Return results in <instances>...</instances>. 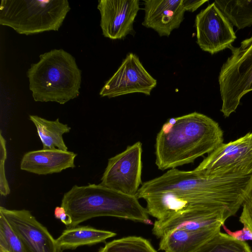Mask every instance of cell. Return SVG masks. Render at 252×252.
Instances as JSON below:
<instances>
[{"label": "cell", "mask_w": 252, "mask_h": 252, "mask_svg": "<svg viewBox=\"0 0 252 252\" xmlns=\"http://www.w3.org/2000/svg\"><path fill=\"white\" fill-rule=\"evenodd\" d=\"M223 141V131L208 116L194 112L178 117L174 124L166 122L157 135L155 163L165 170L192 163Z\"/></svg>", "instance_id": "cell-1"}, {"label": "cell", "mask_w": 252, "mask_h": 252, "mask_svg": "<svg viewBox=\"0 0 252 252\" xmlns=\"http://www.w3.org/2000/svg\"><path fill=\"white\" fill-rule=\"evenodd\" d=\"M252 188L251 173L207 175L194 170L182 171L175 168L143 183L136 196L143 199L147 195L174 190L199 192L212 197L234 216Z\"/></svg>", "instance_id": "cell-2"}, {"label": "cell", "mask_w": 252, "mask_h": 252, "mask_svg": "<svg viewBox=\"0 0 252 252\" xmlns=\"http://www.w3.org/2000/svg\"><path fill=\"white\" fill-rule=\"evenodd\" d=\"M61 206L71 218L69 227L99 217L152 223L146 208L141 205L136 196L124 194L100 184L73 186L64 193Z\"/></svg>", "instance_id": "cell-3"}, {"label": "cell", "mask_w": 252, "mask_h": 252, "mask_svg": "<svg viewBox=\"0 0 252 252\" xmlns=\"http://www.w3.org/2000/svg\"><path fill=\"white\" fill-rule=\"evenodd\" d=\"M81 72L74 57L63 49L41 54L27 72L34 100L64 104L77 97Z\"/></svg>", "instance_id": "cell-4"}, {"label": "cell", "mask_w": 252, "mask_h": 252, "mask_svg": "<svg viewBox=\"0 0 252 252\" xmlns=\"http://www.w3.org/2000/svg\"><path fill=\"white\" fill-rule=\"evenodd\" d=\"M70 10L67 0H1L0 24L25 35L57 31Z\"/></svg>", "instance_id": "cell-5"}, {"label": "cell", "mask_w": 252, "mask_h": 252, "mask_svg": "<svg viewBox=\"0 0 252 252\" xmlns=\"http://www.w3.org/2000/svg\"><path fill=\"white\" fill-rule=\"evenodd\" d=\"M229 49L231 55L222 64L218 78L220 111L225 117L235 112L242 97L252 91V35L239 46Z\"/></svg>", "instance_id": "cell-6"}, {"label": "cell", "mask_w": 252, "mask_h": 252, "mask_svg": "<svg viewBox=\"0 0 252 252\" xmlns=\"http://www.w3.org/2000/svg\"><path fill=\"white\" fill-rule=\"evenodd\" d=\"M142 144L138 141L108 159L100 184L135 196L142 184Z\"/></svg>", "instance_id": "cell-7"}, {"label": "cell", "mask_w": 252, "mask_h": 252, "mask_svg": "<svg viewBox=\"0 0 252 252\" xmlns=\"http://www.w3.org/2000/svg\"><path fill=\"white\" fill-rule=\"evenodd\" d=\"M195 26L197 44L212 55L229 48L237 38L232 24L215 2L196 15Z\"/></svg>", "instance_id": "cell-8"}, {"label": "cell", "mask_w": 252, "mask_h": 252, "mask_svg": "<svg viewBox=\"0 0 252 252\" xmlns=\"http://www.w3.org/2000/svg\"><path fill=\"white\" fill-rule=\"evenodd\" d=\"M157 84V80L145 68L138 57L129 53L102 87L99 95L108 98L136 93L149 95Z\"/></svg>", "instance_id": "cell-9"}, {"label": "cell", "mask_w": 252, "mask_h": 252, "mask_svg": "<svg viewBox=\"0 0 252 252\" xmlns=\"http://www.w3.org/2000/svg\"><path fill=\"white\" fill-rule=\"evenodd\" d=\"M252 164V132L227 143H222L208 154L194 169L204 175H217L245 168Z\"/></svg>", "instance_id": "cell-10"}, {"label": "cell", "mask_w": 252, "mask_h": 252, "mask_svg": "<svg viewBox=\"0 0 252 252\" xmlns=\"http://www.w3.org/2000/svg\"><path fill=\"white\" fill-rule=\"evenodd\" d=\"M0 214L20 238L25 252H63L48 229L26 209L0 207Z\"/></svg>", "instance_id": "cell-11"}, {"label": "cell", "mask_w": 252, "mask_h": 252, "mask_svg": "<svg viewBox=\"0 0 252 252\" xmlns=\"http://www.w3.org/2000/svg\"><path fill=\"white\" fill-rule=\"evenodd\" d=\"M143 199L146 201V208L149 215L156 220L162 219L178 212L198 209L228 211L212 197L199 192L168 191L147 195Z\"/></svg>", "instance_id": "cell-12"}, {"label": "cell", "mask_w": 252, "mask_h": 252, "mask_svg": "<svg viewBox=\"0 0 252 252\" xmlns=\"http://www.w3.org/2000/svg\"><path fill=\"white\" fill-rule=\"evenodd\" d=\"M97 7L104 37L121 39L133 32V23L140 9L139 0H99Z\"/></svg>", "instance_id": "cell-13"}, {"label": "cell", "mask_w": 252, "mask_h": 252, "mask_svg": "<svg viewBox=\"0 0 252 252\" xmlns=\"http://www.w3.org/2000/svg\"><path fill=\"white\" fill-rule=\"evenodd\" d=\"M231 213L225 210L198 209L177 213L165 218L156 220L152 233L160 239L176 229L197 230L221 226Z\"/></svg>", "instance_id": "cell-14"}, {"label": "cell", "mask_w": 252, "mask_h": 252, "mask_svg": "<svg viewBox=\"0 0 252 252\" xmlns=\"http://www.w3.org/2000/svg\"><path fill=\"white\" fill-rule=\"evenodd\" d=\"M144 18L142 23L159 36H169L179 28L186 11L184 0H144Z\"/></svg>", "instance_id": "cell-15"}, {"label": "cell", "mask_w": 252, "mask_h": 252, "mask_svg": "<svg viewBox=\"0 0 252 252\" xmlns=\"http://www.w3.org/2000/svg\"><path fill=\"white\" fill-rule=\"evenodd\" d=\"M76 156L73 152L57 149L32 151L23 156L20 169L40 175L60 173L74 168Z\"/></svg>", "instance_id": "cell-16"}, {"label": "cell", "mask_w": 252, "mask_h": 252, "mask_svg": "<svg viewBox=\"0 0 252 252\" xmlns=\"http://www.w3.org/2000/svg\"><path fill=\"white\" fill-rule=\"evenodd\" d=\"M221 227L216 226L197 230H173L160 239L158 250L164 252H194L220 231Z\"/></svg>", "instance_id": "cell-17"}, {"label": "cell", "mask_w": 252, "mask_h": 252, "mask_svg": "<svg viewBox=\"0 0 252 252\" xmlns=\"http://www.w3.org/2000/svg\"><path fill=\"white\" fill-rule=\"evenodd\" d=\"M113 231L97 229L89 225L66 227L56 239L58 245L63 250H74L83 246H92L105 242L115 237Z\"/></svg>", "instance_id": "cell-18"}, {"label": "cell", "mask_w": 252, "mask_h": 252, "mask_svg": "<svg viewBox=\"0 0 252 252\" xmlns=\"http://www.w3.org/2000/svg\"><path fill=\"white\" fill-rule=\"evenodd\" d=\"M29 119L36 127L43 149H57L67 151L68 148L63 140V135L70 131V126L60 122L59 119L51 121L32 115L29 116Z\"/></svg>", "instance_id": "cell-19"}, {"label": "cell", "mask_w": 252, "mask_h": 252, "mask_svg": "<svg viewBox=\"0 0 252 252\" xmlns=\"http://www.w3.org/2000/svg\"><path fill=\"white\" fill-rule=\"evenodd\" d=\"M214 2L238 30L252 25V0H216Z\"/></svg>", "instance_id": "cell-20"}, {"label": "cell", "mask_w": 252, "mask_h": 252, "mask_svg": "<svg viewBox=\"0 0 252 252\" xmlns=\"http://www.w3.org/2000/svg\"><path fill=\"white\" fill-rule=\"evenodd\" d=\"M194 252H252L246 242L220 231L203 243Z\"/></svg>", "instance_id": "cell-21"}, {"label": "cell", "mask_w": 252, "mask_h": 252, "mask_svg": "<svg viewBox=\"0 0 252 252\" xmlns=\"http://www.w3.org/2000/svg\"><path fill=\"white\" fill-rule=\"evenodd\" d=\"M97 252H157L150 242L141 236H129L110 241Z\"/></svg>", "instance_id": "cell-22"}, {"label": "cell", "mask_w": 252, "mask_h": 252, "mask_svg": "<svg viewBox=\"0 0 252 252\" xmlns=\"http://www.w3.org/2000/svg\"><path fill=\"white\" fill-rule=\"evenodd\" d=\"M0 248L8 252H25L23 244L4 217L0 214Z\"/></svg>", "instance_id": "cell-23"}, {"label": "cell", "mask_w": 252, "mask_h": 252, "mask_svg": "<svg viewBox=\"0 0 252 252\" xmlns=\"http://www.w3.org/2000/svg\"><path fill=\"white\" fill-rule=\"evenodd\" d=\"M7 158L6 141L0 133V193L1 195L7 196L10 192L5 172V162Z\"/></svg>", "instance_id": "cell-24"}, {"label": "cell", "mask_w": 252, "mask_h": 252, "mask_svg": "<svg viewBox=\"0 0 252 252\" xmlns=\"http://www.w3.org/2000/svg\"><path fill=\"white\" fill-rule=\"evenodd\" d=\"M242 211L239 221L252 234V188L242 204Z\"/></svg>", "instance_id": "cell-25"}, {"label": "cell", "mask_w": 252, "mask_h": 252, "mask_svg": "<svg viewBox=\"0 0 252 252\" xmlns=\"http://www.w3.org/2000/svg\"><path fill=\"white\" fill-rule=\"evenodd\" d=\"M222 227L227 234L238 240L244 242L247 240H252V234L245 226H244L241 230L236 231H230L224 224L222 225Z\"/></svg>", "instance_id": "cell-26"}, {"label": "cell", "mask_w": 252, "mask_h": 252, "mask_svg": "<svg viewBox=\"0 0 252 252\" xmlns=\"http://www.w3.org/2000/svg\"><path fill=\"white\" fill-rule=\"evenodd\" d=\"M54 214L55 217L63 223L66 227L70 226L72 222L71 218L63 207L61 206L56 207Z\"/></svg>", "instance_id": "cell-27"}, {"label": "cell", "mask_w": 252, "mask_h": 252, "mask_svg": "<svg viewBox=\"0 0 252 252\" xmlns=\"http://www.w3.org/2000/svg\"><path fill=\"white\" fill-rule=\"evenodd\" d=\"M184 1L186 11L193 12L208 0H184Z\"/></svg>", "instance_id": "cell-28"}, {"label": "cell", "mask_w": 252, "mask_h": 252, "mask_svg": "<svg viewBox=\"0 0 252 252\" xmlns=\"http://www.w3.org/2000/svg\"><path fill=\"white\" fill-rule=\"evenodd\" d=\"M0 252H8L5 251V250L3 249L2 248H0Z\"/></svg>", "instance_id": "cell-29"}]
</instances>
